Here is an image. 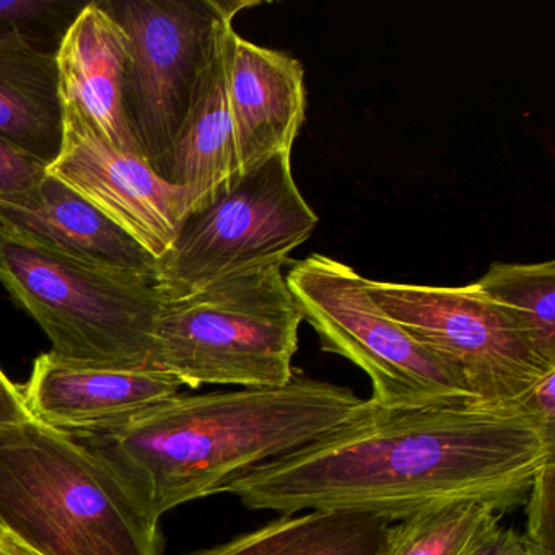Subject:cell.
Wrapping results in <instances>:
<instances>
[{
    "mask_svg": "<svg viewBox=\"0 0 555 555\" xmlns=\"http://www.w3.org/2000/svg\"><path fill=\"white\" fill-rule=\"evenodd\" d=\"M282 268L249 269L180 300H165L149 366L193 389L278 388L291 382L304 317Z\"/></svg>",
    "mask_w": 555,
    "mask_h": 555,
    "instance_id": "277c9868",
    "label": "cell"
},
{
    "mask_svg": "<svg viewBox=\"0 0 555 555\" xmlns=\"http://www.w3.org/2000/svg\"><path fill=\"white\" fill-rule=\"evenodd\" d=\"M0 526L38 555H162L160 518L122 470L41 422L0 427Z\"/></svg>",
    "mask_w": 555,
    "mask_h": 555,
    "instance_id": "3957f363",
    "label": "cell"
},
{
    "mask_svg": "<svg viewBox=\"0 0 555 555\" xmlns=\"http://www.w3.org/2000/svg\"><path fill=\"white\" fill-rule=\"evenodd\" d=\"M0 284L40 324L57 359L92 369L149 366L165 305L151 282L80 264L0 223Z\"/></svg>",
    "mask_w": 555,
    "mask_h": 555,
    "instance_id": "5b68a950",
    "label": "cell"
},
{
    "mask_svg": "<svg viewBox=\"0 0 555 555\" xmlns=\"http://www.w3.org/2000/svg\"><path fill=\"white\" fill-rule=\"evenodd\" d=\"M375 408L346 386L295 370L278 388L177 395L121 428L77 438L109 457L162 518Z\"/></svg>",
    "mask_w": 555,
    "mask_h": 555,
    "instance_id": "7a4b0ae2",
    "label": "cell"
},
{
    "mask_svg": "<svg viewBox=\"0 0 555 555\" xmlns=\"http://www.w3.org/2000/svg\"><path fill=\"white\" fill-rule=\"evenodd\" d=\"M233 21L225 18L217 28L190 113L165 168L164 180L190 193L191 212L212 203L242 175L227 92V31Z\"/></svg>",
    "mask_w": 555,
    "mask_h": 555,
    "instance_id": "9a60e30c",
    "label": "cell"
},
{
    "mask_svg": "<svg viewBox=\"0 0 555 555\" xmlns=\"http://www.w3.org/2000/svg\"><path fill=\"white\" fill-rule=\"evenodd\" d=\"M177 376L152 366L113 370L74 365L48 352L22 388L34 421L74 437L108 434L180 395Z\"/></svg>",
    "mask_w": 555,
    "mask_h": 555,
    "instance_id": "8fae6325",
    "label": "cell"
},
{
    "mask_svg": "<svg viewBox=\"0 0 555 555\" xmlns=\"http://www.w3.org/2000/svg\"><path fill=\"white\" fill-rule=\"evenodd\" d=\"M86 5L56 0H0V35L21 38L40 53L56 56Z\"/></svg>",
    "mask_w": 555,
    "mask_h": 555,
    "instance_id": "ffe728a7",
    "label": "cell"
},
{
    "mask_svg": "<svg viewBox=\"0 0 555 555\" xmlns=\"http://www.w3.org/2000/svg\"><path fill=\"white\" fill-rule=\"evenodd\" d=\"M489 555H555L554 551L535 544L525 532L503 529Z\"/></svg>",
    "mask_w": 555,
    "mask_h": 555,
    "instance_id": "d4e9b609",
    "label": "cell"
},
{
    "mask_svg": "<svg viewBox=\"0 0 555 555\" xmlns=\"http://www.w3.org/2000/svg\"><path fill=\"white\" fill-rule=\"evenodd\" d=\"M0 223L80 264L155 285L158 259L48 171L31 190L0 199Z\"/></svg>",
    "mask_w": 555,
    "mask_h": 555,
    "instance_id": "7c38bea8",
    "label": "cell"
},
{
    "mask_svg": "<svg viewBox=\"0 0 555 555\" xmlns=\"http://www.w3.org/2000/svg\"><path fill=\"white\" fill-rule=\"evenodd\" d=\"M285 282L324 352L365 372L373 388L370 401L383 411L479 405L453 365L373 304L366 279L349 264L317 253L295 262Z\"/></svg>",
    "mask_w": 555,
    "mask_h": 555,
    "instance_id": "8992f818",
    "label": "cell"
},
{
    "mask_svg": "<svg viewBox=\"0 0 555 555\" xmlns=\"http://www.w3.org/2000/svg\"><path fill=\"white\" fill-rule=\"evenodd\" d=\"M128 37L103 8L87 2L56 54L63 103L76 106L115 147L144 158L128 121L125 92Z\"/></svg>",
    "mask_w": 555,
    "mask_h": 555,
    "instance_id": "5bb4252c",
    "label": "cell"
},
{
    "mask_svg": "<svg viewBox=\"0 0 555 555\" xmlns=\"http://www.w3.org/2000/svg\"><path fill=\"white\" fill-rule=\"evenodd\" d=\"M317 225L295 183L292 154L272 155L184 219L158 258L155 287L165 300H180L238 272L288 264Z\"/></svg>",
    "mask_w": 555,
    "mask_h": 555,
    "instance_id": "52a82bcc",
    "label": "cell"
},
{
    "mask_svg": "<svg viewBox=\"0 0 555 555\" xmlns=\"http://www.w3.org/2000/svg\"><path fill=\"white\" fill-rule=\"evenodd\" d=\"M64 139L56 56L0 35V142L50 168Z\"/></svg>",
    "mask_w": 555,
    "mask_h": 555,
    "instance_id": "2e32d148",
    "label": "cell"
},
{
    "mask_svg": "<svg viewBox=\"0 0 555 555\" xmlns=\"http://www.w3.org/2000/svg\"><path fill=\"white\" fill-rule=\"evenodd\" d=\"M128 37L126 121L147 164L164 178L217 28L259 2L102 0Z\"/></svg>",
    "mask_w": 555,
    "mask_h": 555,
    "instance_id": "ba28073f",
    "label": "cell"
},
{
    "mask_svg": "<svg viewBox=\"0 0 555 555\" xmlns=\"http://www.w3.org/2000/svg\"><path fill=\"white\" fill-rule=\"evenodd\" d=\"M63 106V149L48 173L162 258L190 216V193L165 181L145 158L109 144L76 106Z\"/></svg>",
    "mask_w": 555,
    "mask_h": 555,
    "instance_id": "30bf717a",
    "label": "cell"
},
{
    "mask_svg": "<svg viewBox=\"0 0 555 555\" xmlns=\"http://www.w3.org/2000/svg\"><path fill=\"white\" fill-rule=\"evenodd\" d=\"M522 408L534 415L545 430L555 434V372L545 375L526 396Z\"/></svg>",
    "mask_w": 555,
    "mask_h": 555,
    "instance_id": "603a6c76",
    "label": "cell"
},
{
    "mask_svg": "<svg viewBox=\"0 0 555 555\" xmlns=\"http://www.w3.org/2000/svg\"><path fill=\"white\" fill-rule=\"evenodd\" d=\"M227 92L242 173L292 154L307 119L305 69L297 57L227 31Z\"/></svg>",
    "mask_w": 555,
    "mask_h": 555,
    "instance_id": "4fadbf2b",
    "label": "cell"
},
{
    "mask_svg": "<svg viewBox=\"0 0 555 555\" xmlns=\"http://www.w3.org/2000/svg\"><path fill=\"white\" fill-rule=\"evenodd\" d=\"M555 434L521 411L480 405L383 411L275 457L223 489L249 509L373 513L398 522L457 500L525 505Z\"/></svg>",
    "mask_w": 555,
    "mask_h": 555,
    "instance_id": "6da1fadb",
    "label": "cell"
},
{
    "mask_svg": "<svg viewBox=\"0 0 555 555\" xmlns=\"http://www.w3.org/2000/svg\"><path fill=\"white\" fill-rule=\"evenodd\" d=\"M47 170L43 165L0 142V199L17 196L37 186Z\"/></svg>",
    "mask_w": 555,
    "mask_h": 555,
    "instance_id": "7402d4cb",
    "label": "cell"
},
{
    "mask_svg": "<svg viewBox=\"0 0 555 555\" xmlns=\"http://www.w3.org/2000/svg\"><path fill=\"white\" fill-rule=\"evenodd\" d=\"M532 344L545 362L555 365V262H493L474 282Z\"/></svg>",
    "mask_w": 555,
    "mask_h": 555,
    "instance_id": "d6986e66",
    "label": "cell"
},
{
    "mask_svg": "<svg viewBox=\"0 0 555 555\" xmlns=\"http://www.w3.org/2000/svg\"><path fill=\"white\" fill-rule=\"evenodd\" d=\"M392 526L373 513L311 509L188 555H385Z\"/></svg>",
    "mask_w": 555,
    "mask_h": 555,
    "instance_id": "e0dca14e",
    "label": "cell"
},
{
    "mask_svg": "<svg viewBox=\"0 0 555 555\" xmlns=\"http://www.w3.org/2000/svg\"><path fill=\"white\" fill-rule=\"evenodd\" d=\"M502 516L477 500L428 506L395 522L385 555H489Z\"/></svg>",
    "mask_w": 555,
    "mask_h": 555,
    "instance_id": "ac0fdd59",
    "label": "cell"
},
{
    "mask_svg": "<svg viewBox=\"0 0 555 555\" xmlns=\"http://www.w3.org/2000/svg\"><path fill=\"white\" fill-rule=\"evenodd\" d=\"M365 287L389 320L464 376L480 408L526 411V396L555 372L474 284L431 287L366 279Z\"/></svg>",
    "mask_w": 555,
    "mask_h": 555,
    "instance_id": "9c48e42d",
    "label": "cell"
},
{
    "mask_svg": "<svg viewBox=\"0 0 555 555\" xmlns=\"http://www.w3.org/2000/svg\"><path fill=\"white\" fill-rule=\"evenodd\" d=\"M526 532L531 541L555 552V457L535 473L525 502Z\"/></svg>",
    "mask_w": 555,
    "mask_h": 555,
    "instance_id": "44dd1931",
    "label": "cell"
},
{
    "mask_svg": "<svg viewBox=\"0 0 555 555\" xmlns=\"http://www.w3.org/2000/svg\"><path fill=\"white\" fill-rule=\"evenodd\" d=\"M0 555H38L34 548L12 534L4 526H0Z\"/></svg>",
    "mask_w": 555,
    "mask_h": 555,
    "instance_id": "484cf974",
    "label": "cell"
},
{
    "mask_svg": "<svg viewBox=\"0 0 555 555\" xmlns=\"http://www.w3.org/2000/svg\"><path fill=\"white\" fill-rule=\"evenodd\" d=\"M28 421H31V415L25 404L22 388L15 386L0 370V427L24 424Z\"/></svg>",
    "mask_w": 555,
    "mask_h": 555,
    "instance_id": "cb8c5ba5",
    "label": "cell"
}]
</instances>
